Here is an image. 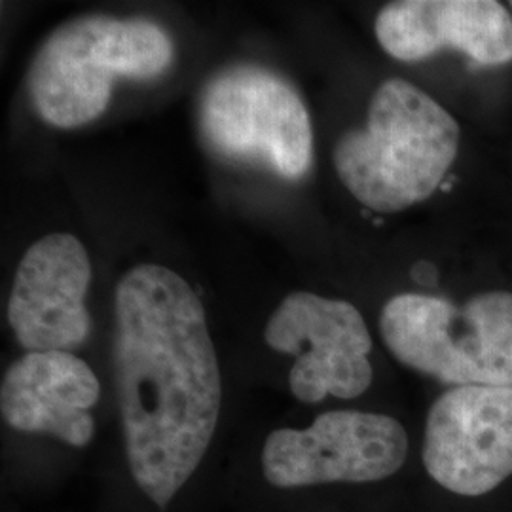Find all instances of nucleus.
<instances>
[{"mask_svg":"<svg viewBox=\"0 0 512 512\" xmlns=\"http://www.w3.org/2000/svg\"><path fill=\"white\" fill-rule=\"evenodd\" d=\"M114 365L133 480L160 509L200 467L219 423L222 380L202 300L160 264L116 287Z\"/></svg>","mask_w":512,"mask_h":512,"instance_id":"nucleus-1","label":"nucleus"},{"mask_svg":"<svg viewBox=\"0 0 512 512\" xmlns=\"http://www.w3.org/2000/svg\"><path fill=\"white\" fill-rule=\"evenodd\" d=\"M456 118L408 80L391 78L374 92L366 126L344 133L334 167L357 202L397 213L431 198L459 152Z\"/></svg>","mask_w":512,"mask_h":512,"instance_id":"nucleus-2","label":"nucleus"},{"mask_svg":"<svg viewBox=\"0 0 512 512\" xmlns=\"http://www.w3.org/2000/svg\"><path fill=\"white\" fill-rule=\"evenodd\" d=\"M173 40L145 18L103 14L71 19L40 46L27 90L40 118L73 129L99 118L116 78H154L173 63Z\"/></svg>","mask_w":512,"mask_h":512,"instance_id":"nucleus-3","label":"nucleus"},{"mask_svg":"<svg viewBox=\"0 0 512 512\" xmlns=\"http://www.w3.org/2000/svg\"><path fill=\"white\" fill-rule=\"evenodd\" d=\"M385 348L404 366L444 384L512 387V293L476 294L463 306L399 294L384 306Z\"/></svg>","mask_w":512,"mask_h":512,"instance_id":"nucleus-4","label":"nucleus"},{"mask_svg":"<svg viewBox=\"0 0 512 512\" xmlns=\"http://www.w3.org/2000/svg\"><path fill=\"white\" fill-rule=\"evenodd\" d=\"M200 128L222 158L264 165L287 181L302 179L313 164L308 109L279 74L238 65L215 74L200 99Z\"/></svg>","mask_w":512,"mask_h":512,"instance_id":"nucleus-5","label":"nucleus"},{"mask_svg":"<svg viewBox=\"0 0 512 512\" xmlns=\"http://www.w3.org/2000/svg\"><path fill=\"white\" fill-rule=\"evenodd\" d=\"M408 435L391 416L332 410L308 429H277L262 450V471L275 488L366 484L401 471Z\"/></svg>","mask_w":512,"mask_h":512,"instance_id":"nucleus-6","label":"nucleus"},{"mask_svg":"<svg viewBox=\"0 0 512 512\" xmlns=\"http://www.w3.org/2000/svg\"><path fill=\"white\" fill-rule=\"evenodd\" d=\"M264 340L296 355L289 384L300 403H321L327 395L357 399L372 385V338L361 311L346 300L289 294L270 317Z\"/></svg>","mask_w":512,"mask_h":512,"instance_id":"nucleus-7","label":"nucleus"},{"mask_svg":"<svg viewBox=\"0 0 512 512\" xmlns=\"http://www.w3.org/2000/svg\"><path fill=\"white\" fill-rule=\"evenodd\" d=\"M423 465L452 494H490L512 475V387L461 385L429 408Z\"/></svg>","mask_w":512,"mask_h":512,"instance_id":"nucleus-8","label":"nucleus"},{"mask_svg":"<svg viewBox=\"0 0 512 512\" xmlns=\"http://www.w3.org/2000/svg\"><path fill=\"white\" fill-rule=\"evenodd\" d=\"M90 281V256L73 234H48L29 247L8 300L10 327L27 353H71L88 340Z\"/></svg>","mask_w":512,"mask_h":512,"instance_id":"nucleus-9","label":"nucleus"},{"mask_svg":"<svg viewBox=\"0 0 512 512\" xmlns=\"http://www.w3.org/2000/svg\"><path fill=\"white\" fill-rule=\"evenodd\" d=\"M376 38L399 61H421L442 50L478 65L512 61L511 12L495 0H401L382 8Z\"/></svg>","mask_w":512,"mask_h":512,"instance_id":"nucleus-10","label":"nucleus"},{"mask_svg":"<svg viewBox=\"0 0 512 512\" xmlns=\"http://www.w3.org/2000/svg\"><path fill=\"white\" fill-rule=\"evenodd\" d=\"M101 385L92 368L69 351L25 353L2 378L4 421L23 433L63 440L76 448L90 444L93 406Z\"/></svg>","mask_w":512,"mask_h":512,"instance_id":"nucleus-11","label":"nucleus"},{"mask_svg":"<svg viewBox=\"0 0 512 512\" xmlns=\"http://www.w3.org/2000/svg\"><path fill=\"white\" fill-rule=\"evenodd\" d=\"M511 8H512V2H511Z\"/></svg>","mask_w":512,"mask_h":512,"instance_id":"nucleus-12","label":"nucleus"}]
</instances>
